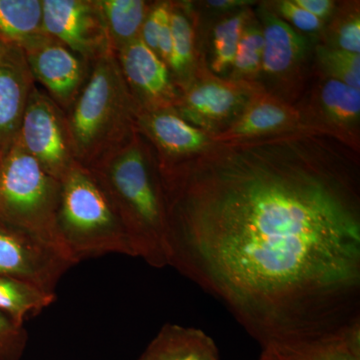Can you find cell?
Listing matches in <instances>:
<instances>
[{
    "mask_svg": "<svg viewBox=\"0 0 360 360\" xmlns=\"http://www.w3.org/2000/svg\"><path fill=\"white\" fill-rule=\"evenodd\" d=\"M359 151L305 127L161 165L169 266L262 348L359 322Z\"/></svg>",
    "mask_w": 360,
    "mask_h": 360,
    "instance_id": "cell-1",
    "label": "cell"
},
{
    "mask_svg": "<svg viewBox=\"0 0 360 360\" xmlns=\"http://www.w3.org/2000/svg\"><path fill=\"white\" fill-rule=\"evenodd\" d=\"M94 175L122 220L135 257L155 269L169 266L172 252L160 172L151 168L139 146H130Z\"/></svg>",
    "mask_w": 360,
    "mask_h": 360,
    "instance_id": "cell-2",
    "label": "cell"
},
{
    "mask_svg": "<svg viewBox=\"0 0 360 360\" xmlns=\"http://www.w3.org/2000/svg\"><path fill=\"white\" fill-rule=\"evenodd\" d=\"M58 231L75 264L106 255L135 257L122 220L96 175L71 165L60 180Z\"/></svg>",
    "mask_w": 360,
    "mask_h": 360,
    "instance_id": "cell-3",
    "label": "cell"
},
{
    "mask_svg": "<svg viewBox=\"0 0 360 360\" xmlns=\"http://www.w3.org/2000/svg\"><path fill=\"white\" fill-rule=\"evenodd\" d=\"M59 196L60 181L15 139L0 162V221L30 232L68 255L58 231Z\"/></svg>",
    "mask_w": 360,
    "mask_h": 360,
    "instance_id": "cell-4",
    "label": "cell"
},
{
    "mask_svg": "<svg viewBox=\"0 0 360 360\" xmlns=\"http://www.w3.org/2000/svg\"><path fill=\"white\" fill-rule=\"evenodd\" d=\"M112 51L97 58L84 90L78 96L68 124L71 151L90 160L110 137L124 125L130 96Z\"/></svg>",
    "mask_w": 360,
    "mask_h": 360,
    "instance_id": "cell-5",
    "label": "cell"
},
{
    "mask_svg": "<svg viewBox=\"0 0 360 360\" xmlns=\"http://www.w3.org/2000/svg\"><path fill=\"white\" fill-rule=\"evenodd\" d=\"M259 82L222 78L201 70L187 79L174 108L184 120L214 135L227 129L262 89Z\"/></svg>",
    "mask_w": 360,
    "mask_h": 360,
    "instance_id": "cell-6",
    "label": "cell"
},
{
    "mask_svg": "<svg viewBox=\"0 0 360 360\" xmlns=\"http://www.w3.org/2000/svg\"><path fill=\"white\" fill-rule=\"evenodd\" d=\"M75 264L58 246L0 221V276L20 279L56 295L59 281Z\"/></svg>",
    "mask_w": 360,
    "mask_h": 360,
    "instance_id": "cell-7",
    "label": "cell"
},
{
    "mask_svg": "<svg viewBox=\"0 0 360 360\" xmlns=\"http://www.w3.org/2000/svg\"><path fill=\"white\" fill-rule=\"evenodd\" d=\"M16 141L58 181L75 163L68 127L54 103L37 89L30 90Z\"/></svg>",
    "mask_w": 360,
    "mask_h": 360,
    "instance_id": "cell-8",
    "label": "cell"
},
{
    "mask_svg": "<svg viewBox=\"0 0 360 360\" xmlns=\"http://www.w3.org/2000/svg\"><path fill=\"white\" fill-rule=\"evenodd\" d=\"M258 13L264 40L262 75L271 82L274 96L291 104L302 84L309 42L267 6Z\"/></svg>",
    "mask_w": 360,
    "mask_h": 360,
    "instance_id": "cell-9",
    "label": "cell"
},
{
    "mask_svg": "<svg viewBox=\"0 0 360 360\" xmlns=\"http://www.w3.org/2000/svg\"><path fill=\"white\" fill-rule=\"evenodd\" d=\"M44 30L84 58H99L110 51L96 1L42 0Z\"/></svg>",
    "mask_w": 360,
    "mask_h": 360,
    "instance_id": "cell-10",
    "label": "cell"
},
{
    "mask_svg": "<svg viewBox=\"0 0 360 360\" xmlns=\"http://www.w3.org/2000/svg\"><path fill=\"white\" fill-rule=\"evenodd\" d=\"M309 127L303 113L262 86L227 129L212 135V142L250 141Z\"/></svg>",
    "mask_w": 360,
    "mask_h": 360,
    "instance_id": "cell-11",
    "label": "cell"
},
{
    "mask_svg": "<svg viewBox=\"0 0 360 360\" xmlns=\"http://www.w3.org/2000/svg\"><path fill=\"white\" fill-rule=\"evenodd\" d=\"M118 65L125 84L135 92L146 110L174 108L179 96L169 68L141 37L118 51Z\"/></svg>",
    "mask_w": 360,
    "mask_h": 360,
    "instance_id": "cell-12",
    "label": "cell"
},
{
    "mask_svg": "<svg viewBox=\"0 0 360 360\" xmlns=\"http://www.w3.org/2000/svg\"><path fill=\"white\" fill-rule=\"evenodd\" d=\"M22 51L32 77L58 103L68 105L77 97L84 77L79 56L47 34Z\"/></svg>",
    "mask_w": 360,
    "mask_h": 360,
    "instance_id": "cell-13",
    "label": "cell"
},
{
    "mask_svg": "<svg viewBox=\"0 0 360 360\" xmlns=\"http://www.w3.org/2000/svg\"><path fill=\"white\" fill-rule=\"evenodd\" d=\"M141 127L165 153L175 161L200 153L213 143L212 134L184 120L174 108L144 110Z\"/></svg>",
    "mask_w": 360,
    "mask_h": 360,
    "instance_id": "cell-14",
    "label": "cell"
},
{
    "mask_svg": "<svg viewBox=\"0 0 360 360\" xmlns=\"http://www.w3.org/2000/svg\"><path fill=\"white\" fill-rule=\"evenodd\" d=\"M317 120L314 127L328 130L356 146V127L360 120V89L326 78L314 101Z\"/></svg>",
    "mask_w": 360,
    "mask_h": 360,
    "instance_id": "cell-15",
    "label": "cell"
},
{
    "mask_svg": "<svg viewBox=\"0 0 360 360\" xmlns=\"http://www.w3.org/2000/svg\"><path fill=\"white\" fill-rule=\"evenodd\" d=\"M262 360H360V321L331 335L262 348Z\"/></svg>",
    "mask_w": 360,
    "mask_h": 360,
    "instance_id": "cell-16",
    "label": "cell"
},
{
    "mask_svg": "<svg viewBox=\"0 0 360 360\" xmlns=\"http://www.w3.org/2000/svg\"><path fill=\"white\" fill-rule=\"evenodd\" d=\"M137 360H220L214 340L201 329L165 324Z\"/></svg>",
    "mask_w": 360,
    "mask_h": 360,
    "instance_id": "cell-17",
    "label": "cell"
},
{
    "mask_svg": "<svg viewBox=\"0 0 360 360\" xmlns=\"http://www.w3.org/2000/svg\"><path fill=\"white\" fill-rule=\"evenodd\" d=\"M27 63L0 65V149L2 156L11 148L20 130L30 92Z\"/></svg>",
    "mask_w": 360,
    "mask_h": 360,
    "instance_id": "cell-18",
    "label": "cell"
},
{
    "mask_svg": "<svg viewBox=\"0 0 360 360\" xmlns=\"http://www.w3.org/2000/svg\"><path fill=\"white\" fill-rule=\"evenodd\" d=\"M103 20L110 51H120L139 39L149 8L142 0H101L96 1Z\"/></svg>",
    "mask_w": 360,
    "mask_h": 360,
    "instance_id": "cell-19",
    "label": "cell"
},
{
    "mask_svg": "<svg viewBox=\"0 0 360 360\" xmlns=\"http://www.w3.org/2000/svg\"><path fill=\"white\" fill-rule=\"evenodd\" d=\"M0 33L21 51L45 37L40 0H0Z\"/></svg>",
    "mask_w": 360,
    "mask_h": 360,
    "instance_id": "cell-20",
    "label": "cell"
},
{
    "mask_svg": "<svg viewBox=\"0 0 360 360\" xmlns=\"http://www.w3.org/2000/svg\"><path fill=\"white\" fill-rule=\"evenodd\" d=\"M56 300V295L13 277L0 276V312L18 323L37 316Z\"/></svg>",
    "mask_w": 360,
    "mask_h": 360,
    "instance_id": "cell-21",
    "label": "cell"
},
{
    "mask_svg": "<svg viewBox=\"0 0 360 360\" xmlns=\"http://www.w3.org/2000/svg\"><path fill=\"white\" fill-rule=\"evenodd\" d=\"M264 40L259 21L251 14L248 18L239 40L238 53L231 66L229 78L248 82H258L262 75Z\"/></svg>",
    "mask_w": 360,
    "mask_h": 360,
    "instance_id": "cell-22",
    "label": "cell"
},
{
    "mask_svg": "<svg viewBox=\"0 0 360 360\" xmlns=\"http://www.w3.org/2000/svg\"><path fill=\"white\" fill-rule=\"evenodd\" d=\"M251 15L248 8L227 16L215 25L213 30L212 70L217 75L231 70L238 53L243 25Z\"/></svg>",
    "mask_w": 360,
    "mask_h": 360,
    "instance_id": "cell-23",
    "label": "cell"
},
{
    "mask_svg": "<svg viewBox=\"0 0 360 360\" xmlns=\"http://www.w3.org/2000/svg\"><path fill=\"white\" fill-rule=\"evenodd\" d=\"M170 26L172 34V53L170 68L177 77H191L194 63V32L191 20L184 11L170 7Z\"/></svg>",
    "mask_w": 360,
    "mask_h": 360,
    "instance_id": "cell-24",
    "label": "cell"
},
{
    "mask_svg": "<svg viewBox=\"0 0 360 360\" xmlns=\"http://www.w3.org/2000/svg\"><path fill=\"white\" fill-rule=\"evenodd\" d=\"M315 52L319 65L329 78L360 89L359 53L331 49L326 45H319Z\"/></svg>",
    "mask_w": 360,
    "mask_h": 360,
    "instance_id": "cell-25",
    "label": "cell"
},
{
    "mask_svg": "<svg viewBox=\"0 0 360 360\" xmlns=\"http://www.w3.org/2000/svg\"><path fill=\"white\" fill-rule=\"evenodd\" d=\"M328 44L331 49H341L352 53L360 52L359 2L348 4L338 13L328 28Z\"/></svg>",
    "mask_w": 360,
    "mask_h": 360,
    "instance_id": "cell-26",
    "label": "cell"
},
{
    "mask_svg": "<svg viewBox=\"0 0 360 360\" xmlns=\"http://www.w3.org/2000/svg\"><path fill=\"white\" fill-rule=\"evenodd\" d=\"M27 342L28 335L25 326L0 312V360H20Z\"/></svg>",
    "mask_w": 360,
    "mask_h": 360,
    "instance_id": "cell-27",
    "label": "cell"
},
{
    "mask_svg": "<svg viewBox=\"0 0 360 360\" xmlns=\"http://www.w3.org/2000/svg\"><path fill=\"white\" fill-rule=\"evenodd\" d=\"M274 4V9L271 11L297 32L314 33L321 30L323 22L298 6L293 0H281Z\"/></svg>",
    "mask_w": 360,
    "mask_h": 360,
    "instance_id": "cell-28",
    "label": "cell"
},
{
    "mask_svg": "<svg viewBox=\"0 0 360 360\" xmlns=\"http://www.w3.org/2000/svg\"><path fill=\"white\" fill-rule=\"evenodd\" d=\"M169 11V4H156L153 8H149L148 15L142 25L141 39L156 54H158V37H160L161 25Z\"/></svg>",
    "mask_w": 360,
    "mask_h": 360,
    "instance_id": "cell-29",
    "label": "cell"
},
{
    "mask_svg": "<svg viewBox=\"0 0 360 360\" xmlns=\"http://www.w3.org/2000/svg\"><path fill=\"white\" fill-rule=\"evenodd\" d=\"M293 1L321 21L329 18L335 11L336 6L335 2L331 0H293Z\"/></svg>",
    "mask_w": 360,
    "mask_h": 360,
    "instance_id": "cell-30",
    "label": "cell"
},
{
    "mask_svg": "<svg viewBox=\"0 0 360 360\" xmlns=\"http://www.w3.org/2000/svg\"><path fill=\"white\" fill-rule=\"evenodd\" d=\"M25 53L0 33V65H25Z\"/></svg>",
    "mask_w": 360,
    "mask_h": 360,
    "instance_id": "cell-31",
    "label": "cell"
},
{
    "mask_svg": "<svg viewBox=\"0 0 360 360\" xmlns=\"http://www.w3.org/2000/svg\"><path fill=\"white\" fill-rule=\"evenodd\" d=\"M205 6L215 11H232L236 8H248V6L255 4V1L250 0H210L205 1Z\"/></svg>",
    "mask_w": 360,
    "mask_h": 360,
    "instance_id": "cell-32",
    "label": "cell"
},
{
    "mask_svg": "<svg viewBox=\"0 0 360 360\" xmlns=\"http://www.w3.org/2000/svg\"><path fill=\"white\" fill-rule=\"evenodd\" d=\"M1 158H2V153H1V149H0V162H1Z\"/></svg>",
    "mask_w": 360,
    "mask_h": 360,
    "instance_id": "cell-33",
    "label": "cell"
},
{
    "mask_svg": "<svg viewBox=\"0 0 360 360\" xmlns=\"http://www.w3.org/2000/svg\"><path fill=\"white\" fill-rule=\"evenodd\" d=\"M258 360H262V359H258Z\"/></svg>",
    "mask_w": 360,
    "mask_h": 360,
    "instance_id": "cell-34",
    "label": "cell"
}]
</instances>
